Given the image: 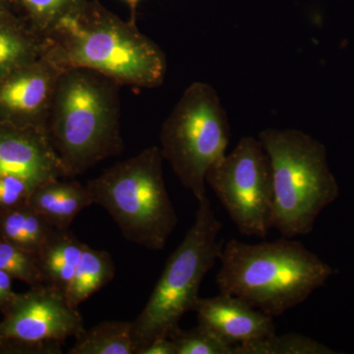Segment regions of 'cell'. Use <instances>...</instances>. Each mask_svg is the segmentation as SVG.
Returning a JSON list of instances; mask_svg holds the SVG:
<instances>
[{
  "label": "cell",
  "instance_id": "cell-26",
  "mask_svg": "<svg viewBox=\"0 0 354 354\" xmlns=\"http://www.w3.org/2000/svg\"><path fill=\"white\" fill-rule=\"evenodd\" d=\"M124 1L127 2L128 6H129L130 11H131V20L135 21V12H136L137 6H138L139 2L141 0H124Z\"/></svg>",
  "mask_w": 354,
  "mask_h": 354
},
{
  "label": "cell",
  "instance_id": "cell-20",
  "mask_svg": "<svg viewBox=\"0 0 354 354\" xmlns=\"http://www.w3.org/2000/svg\"><path fill=\"white\" fill-rule=\"evenodd\" d=\"M332 349L304 335L290 333L244 342L235 346V354H333Z\"/></svg>",
  "mask_w": 354,
  "mask_h": 354
},
{
  "label": "cell",
  "instance_id": "cell-18",
  "mask_svg": "<svg viewBox=\"0 0 354 354\" xmlns=\"http://www.w3.org/2000/svg\"><path fill=\"white\" fill-rule=\"evenodd\" d=\"M130 321H104L84 330L68 354H135Z\"/></svg>",
  "mask_w": 354,
  "mask_h": 354
},
{
  "label": "cell",
  "instance_id": "cell-22",
  "mask_svg": "<svg viewBox=\"0 0 354 354\" xmlns=\"http://www.w3.org/2000/svg\"><path fill=\"white\" fill-rule=\"evenodd\" d=\"M169 339L176 354H235V346L221 342L208 330L198 325L194 329L174 330Z\"/></svg>",
  "mask_w": 354,
  "mask_h": 354
},
{
  "label": "cell",
  "instance_id": "cell-23",
  "mask_svg": "<svg viewBox=\"0 0 354 354\" xmlns=\"http://www.w3.org/2000/svg\"><path fill=\"white\" fill-rule=\"evenodd\" d=\"M35 189L32 184L20 177L0 176V206L9 208L28 202Z\"/></svg>",
  "mask_w": 354,
  "mask_h": 354
},
{
  "label": "cell",
  "instance_id": "cell-21",
  "mask_svg": "<svg viewBox=\"0 0 354 354\" xmlns=\"http://www.w3.org/2000/svg\"><path fill=\"white\" fill-rule=\"evenodd\" d=\"M0 270L32 286L44 285L38 254L6 241H0Z\"/></svg>",
  "mask_w": 354,
  "mask_h": 354
},
{
  "label": "cell",
  "instance_id": "cell-27",
  "mask_svg": "<svg viewBox=\"0 0 354 354\" xmlns=\"http://www.w3.org/2000/svg\"><path fill=\"white\" fill-rule=\"evenodd\" d=\"M10 3L11 0H0V11L8 9V6Z\"/></svg>",
  "mask_w": 354,
  "mask_h": 354
},
{
  "label": "cell",
  "instance_id": "cell-10",
  "mask_svg": "<svg viewBox=\"0 0 354 354\" xmlns=\"http://www.w3.org/2000/svg\"><path fill=\"white\" fill-rule=\"evenodd\" d=\"M64 70L43 57L0 78V118L11 127L44 130Z\"/></svg>",
  "mask_w": 354,
  "mask_h": 354
},
{
  "label": "cell",
  "instance_id": "cell-2",
  "mask_svg": "<svg viewBox=\"0 0 354 354\" xmlns=\"http://www.w3.org/2000/svg\"><path fill=\"white\" fill-rule=\"evenodd\" d=\"M120 87L92 70L60 74L44 130L66 178L81 176L124 149Z\"/></svg>",
  "mask_w": 354,
  "mask_h": 354
},
{
  "label": "cell",
  "instance_id": "cell-13",
  "mask_svg": "<svg viewBox=\"0 0 354 354\" xmlns=\"http://www.w3.org/2000/svg\"><path fill=\"white\" fill-rule=\"evenodd\" d=\"M28 203L57 230H69L76 216L94 204L87 186L60 179L37 187Z\"/></svg>",
  "mask_w": 354,
  "mask_h": 354
},
{
  "label": "cell",
  "instance_id": "cell-8",
  "mask_svg": "<svg viewBox=\"0 0 354 354\" xmlns=\"http://www.w3.org/2000/svg\"><path fill=\"white\" fill-rule=\"evenodd\" d=\"M206 183L241 234L267 237L272 230L274 188L270 158L259 139L242 137L209 169Z\"/></svg>",
  "mask_w": 354,
  "mask_h": 354
},
{
  "label": "cell",
  "instance_id": "cell-16",
  "mask_svg": "<svg viewBox=\"0 0 354 354\" xmlns=\"http://www.w3.org/2000/svg\"><path fill=\"white\" fill-rule=\"evenodd\" d=\"M6 209L0 214L2 241L39 255L57 228L28 202Z\"/></svg>",
  "mask_w": 354,
  "mask_h": 354
},
{
  "label": "cell",
  "instance_id": "cell-15",
  "mask_svg": "<svg viewBox=\"0 0 354 354\" xmlns=\"http://www.w3.org/2000/svg\"><path fill=\"white\" fill-rule=\"evenodd\" d=\"M86 245L70 230H55L38 255L44 285L66 292Z\"/></svg>",
  "mask_w": 354,
  "mask_h": 354
},
{
  "label": "cell",
  "instance_id": "cell-25",
  "mask_svg": "<svg viewBox=\"0 0 354 354\" xmlns=\"http://www.w3.org/2000/svg\"><path fill=\"white\" fill-rule=\"evenodd\" d=\"M138 354H176V344L169 337L158 339L140 351Z\"/></svg>",
  "mask_w": 354,
  "mask_h": 354
},
{
  "label": "cell",
  "instance_id": "cell-11",
  "mask_svg": "<svg viewBox=\"0 0 354 354\" xmlns=\"http://www.w3.org/2000/svg\"><path fill=\"white\" fill-rule=\"evenodd\" d=\"M16 176L35 187L65 177L46 131L8 127L0 129V176Z\"/></svg>",
  "mask_w": 354,
  "mask_h": 354
},
{
  "label": "cell",
  "instance_id": "cell-17",
  "mask_svg": "<svg viewBox=\"0 0 354 354\" xmlns=\"http://www.w3.org/2000/svg\"><path fill=\"white\" fill-rule=\"evenodd\" d=\"M115 276V265L108 251L86 245L82 257L65 295L72 307L78 308L97 291L108 286Z\"/></svg>",
  "mask_w": 354,
  "mask_h": 354
},
{
  "label": "cell",
  "instance_id": "cell-6",
  "mask_svg": "<svg viewBox=\"0 0 354 354\" xmlns=\"http://www.w3.org/2000/svg\"><path fill=\"white\" fill-rule=\"evenodd\" d=\"M197 202L194 223L169 256L145 307L132 322L135 354L178 329L183 316L194 311L203 279L220 258L223 225L208 197Z\"/></svg>",
  "mask_w": 354,
  "mask_h": 354
},
{
  "label": "cell",
  "instance_id": "cell-14",
  "mask_svg": "<svg viewBox=\"0 0 354 354\" xmlns=\"http://www.w3.org/2000/svg\"><path fill=\"white\" fill-rule=\"evenodd\" d=\"M46 50V37L10 15L8 9L0 11V78L43 57Z\"/></svg>",
  "mask_w": 354,
  "mask_h": 354
},
{
  "label": "cell",
  "instance_id": "cell-12",
  "mask_svg": "<svg viewBox=\"0 0 354 354\" xmlns=\"http://www.w3.org/2000/svg\"><path fill=\"white\" fill-rule=\"evenodd\" d=\"M198 325L230 346L266 339L276 334L272 317L255 309L234 295L198 298Z\"/></svg>",
  "mask_w": 354,
  "mask_h": 354
},
{
  "label": "cell",
  "instance_id": "cell-5",
  "mask_svg": "<svg viewBox=\"0 0 354 354\" xmlns=\"http://www.w3.org/2000/svg\"><path fill=\"white\" fill-rule=\"evenodd\" d=\"M162 160L160 149L149 147L86 184L94 204L108 212L127 241L153 251L165 248L178 223Z\"/></svg>",
  "mask_w": 354,
  "mask_h": 354
},
{
  "label": "cell",
  "instance_id": "cell-1",
  "mask_svg": "<svg viewBox=\"0 0 354 354\" xmlns=\"http://www.w3.org/2000/svg\"><path fill=\"white\" fill-rule=\"evenodd\" d=\"M46 57L62 70L88 69L120 86L153 88L164 83L167 57L155 41L97 0H88L46 36Z\"/></svg>",
  "mask_w": 354,
  "mask_h": 354
},
{
  "label": "cell",
  "instance_id": "cell-9",
  "mask_svg": "<svg viewBox=\"0 0 354 354\" xmlns=\"http://www.w3.org/2000/svg\"><path fill=\"white\" fill-rule=\"evenodd\" d=\"M85 330L78 308L67 301L64 291L41 285L15 299L0 324V342H16L43 346L53 354L62 353L69 337Z\"/></svg>",
  "mask_w": 354,
  "mask_h": 354
},
{
  "label": "cell",
  "instance_id": "cell-3",
  "mask_svg": "<svg viewBox=\"0 0 354 354\" xmlns=\"http://www.w3.org/2000/svg\"><path fill=\"white\" fill-rule=\"evenodd\" d=\"M218 261L220 292L239 297L272 318L304 304L334 274L301 242L286 237L258 244L232 239Z\"/></svg>",
  "mask_w": 354,
  "mask_h": 354
},
{
  "label": "cell",
  "instance_id": "cell-19",
  "mask_svg": "<svg viewBox=\"0 0 354 354\" xmlns=\"http://www.w3.org/2000/svg\"><path fill=\"white\" fill-rule=\"evenodd\" d=\"M88 0H11L31 29L46 37L67 16L82 8Z\"/></svg>",
  "mask_w": 354,
  "mask_h": 354
},
{
  "label": "cell",
  "instance_id": "cell-4",
  "mask_svg": "<svg viewBox=\"0 0 354 354\" xmlns=\"http://www.w3.org/2000/svg\"><path fill=\"white\" fill-rule=\"evenodd\" d=\"M258 139L271 164L272 228L286 239L310 234L321 212L339 194L325 146L297 129L267 128Z\"/></svg>",
  "mask_w": 354,
  "mask_h": 354
},
{
  "label": "cell",
  "instance_id": "cell-24",
  "mask_svg": "<svg viewBox=\"0 0 354 354\" xmlns=\"http://www.w3.org/2000/svg\"><path fill=\"white\" fill-rule=\"evenodd\" d=\"M11 278L7 272L0 270V307L8 309L15 299V293L12 291Z\"/></svg>",
  "mask_w": 354,
  "mask_h": 354
},
{
  "label": "cell",
  "instance_id": "cell-7",
  "mask_svg": "<svg viewBox=\"0 0 354 354\" xmlns=\"http://www.w3.org/2000/svg\"><path fill=\"white\" fill-rule=\"evenodd\" d=\"M230 138L227 115L215 88L191 84L162 123L160 149L197 201L207 196V174L227 153Z\"/></svg>",
  "mask_w": 354,
  "mask_h": 354
}]
</instances>
